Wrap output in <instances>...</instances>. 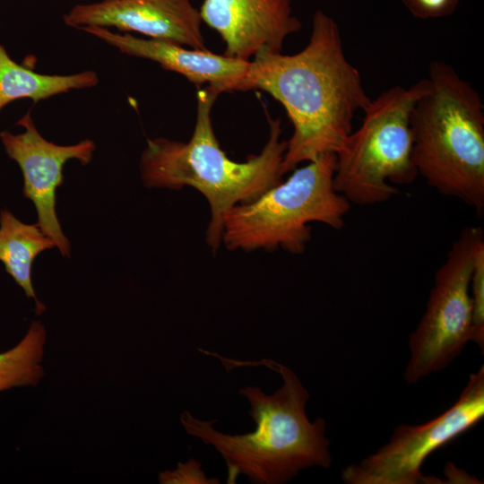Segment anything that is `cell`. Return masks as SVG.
<instances>
[{
	"label": "cell",
	"mask_w": 484,
	"mask_h": 484,
	"mask_svg": "<svg viewBox=\"0 0 484 484\" xmlns=\"http://www.w3.org/2000/svg\"><path fill=\"white\" fill-rule=\"evenodd\" d=\"M335 169V153H324L258 198L232 207L224 217L221 243L229 250L281 247L298 255L311 239V222L341 229L350 203L333 186Z\"/></svg>",
	"instance_id": "5b68a950"
},
{
	"label": "cell",
	"mask_w": 484,
	"mask_h": 484,
	"mask_svg": "<svg viewBox=\"0 0 484 484\" xmlns=\"http://www.w3.org/2000/svg\"><path fill=\"white\" fill-rule=\"evenodd\" d=\"M17 125L24 131L13 134L0 133L8 156L19 165L23 176V194L36 207L37 224L55 243L63 256H70L71 246L58 221L56 211V191L64 180L63 168L75 159L82 165L92 160L96 149L91 140L73 145H58L46 140L38 131L31 112L28 111Z\"/></svg>",
	"instance_id": "9c48e42d"
},
{
	"label": "cell",
	"mask_w": 484,
	"mask_h": 484,
	"mask_svg": "<svg viewBox=\"0 0 484 484\" xmlns=\"http://www.w3.org/2000/svg\"><path fill=\"white\" fill-rule=\"evenodd\" d=\"M406 9L416 18L428 20L452 15L459 0H402Z\"/></svg>",
	"instance_id": "ac0fdd59"
},
{
	"label": "cell",
	"mask_w": 484,
	"mask_h": 484,
	"mask_svg": "<svg viewBox=\"0 0 484 484\" xmlns=\"http://www.w3.org/2000/svg\"><path fill=\"white\" fill-rule=\"evenodd\" d=\"M484 241L480 227L464 228L435 274L426 311L411 334L408 384L443 370L473 341L470 281L474 254Z\"/></svg>",
	"instance_id": "52a82bcc"
},
{
	"label": "cell",
	"mask_w": 484,
	"mask_h": 484,
	"mask_svg": "<svg viewBox=\"0 0 484 484\" xmlns=\"http://www.w3.org/2000/svg\"><path fill=\"white\" fill-rule=\"evenodd\" d=\"M484 417V367L469 376L458 400L423 425H399L387 444L341 472L348 484H417L433 452L476 425Z\"/></svg>",
	"instance_id": "ba28073f"
},
{
	"label": "cell",
	"mask_w": 484,
	"mask_h": 484,
	"mask_svg": "<svg viewBox=\"0 0 484 484\" xmlns=\"http://www.w3.org/2000/svg\"><path fill=\"white\" fill-rule=\"evenodd\" d=\"M73 28L114 27L190 48L207 49L199 9L191 0H102L74 5L64 15Z\"/></svg>",
	"instance_id": "30bf717a"
},
{
	"label": "cell",
	"mask_w": 484,
	"mask_h": 484,
	"mask_svg": "<svg viewBox=\"0 0 484 484\" xmlns=\"http://www.w3.org/2000/svg\"><path fill=\"white\" fill-rule=\"evenodd\" d=\"M80 30L105 41L122 54L154 61L163 69L185 76L197 87L207 84L220 93L242 91L250 66L251 60L218 55L208 49L190 48L167 40L141 39L105 27L85 26Z\"/></svg>",
	"instance_id": "7c38bea8"
},
{
	"label": "cell",
	"mask_w": 484,
	"mask_h": 484,
	"mask_svg": "<svg viewBox=\"0 0 484 484\" xmlns=\"http://www.w3.org/2000/svg\"><path fill=\"white\" fill-rule=\"evenodd\" d=\"M56 245L36 224H25L12 212H0V261L6 272L36 303V314L41 315L46 307L36 297L31 281V268L35 258Z\"/></svg>",
	"instance_id": "4fadbf2b"
},
{
	"label": "cell",
	"mask_w": 484,
	"mask_h": 484,
	"mask_svg": "<svg viewBox=\"0 0 484 484\" xmlns=\"http://www.w3.org/2000/svg\"><path fill=\"white\" fill-rule=\"evenodd\" d=\"M252 90L279 101L292 124L282 175L324 153H336L353 131L355 114L372 99L346 57L337 22L321 10L313 15L302 50L292 55L261 51L251 59L242 91Z\"/></svg>",
	"instance_id": "6da1fadb"
},
{
	"label": "cell",
	"mask_w": 484,
	"mask_h": 484,
	"mask_svg": "<svg viewBox=\"0 0 484 484\" xmlns=\"http://www.w3.org/2000/svg\"><path fill=\"white\" fill-rule=\"evenodd\" d=\"M46 330L34 321L22 340L0 353V392L18 386L36 385L44 376L40 366Z\"/></svg>",
	"instance_id": "9a60e30c"
},
{
	"label": "cell",
	"mask_w": 484,
	"mask_h": 484,
	"mask_svg": "<svg viewBox=\"0 0 484 484\" xmlns=\"http://www.w3.org/2000/svg\"><path fill=\"white\" fill-rule=\"evenodd\" d=\"M199 12L225 43L224 55L246 61L261 51L281 52L302 27L291 0H203Z\"/></svg>",
	"instance_id": "8fae6325"
},
{
	"label": "cell",
	"mask_w": 484,
	"mask_h": 484,
	"mask_svg": "<svg viewBox=\"0 0 484 484\" xmlns=\"http://www.w3.org/2000/svg\"><path fill=\"white\" fill-rule=\"evenodd\" d=\"M279 372L282 385L272 394L258 386H245L239 393L250 405L249 416L256 428L242 435L215 429L214 421H205L185 411L180 421L186 433L212 445L227 467L228 484L240 475L255 484L285 483L309 467L329 468L332 463L326 423L310 421L306 413L309 393L297 375L286 366L268 361Z\"/></svg>",
	"instance_id": "3957f363"
},
{
	"label": "cell",
	"mask_w": 484,
	"mask_h": 484,
	"mask_svg": "<svg viewBox=\"0 0 484 484\" xmlns=\"http://www.w3.org/2000/svg\"><path fill=\"white\" fill-rule=\"evenodd\" d=\"M411 115L412 160L427 183L484 213V105L449 64L431 61Z\"/></svg>",
	"instance_id": "277c9868"
},
{
	"label": "cell",
	"mask_w": 484,
	"mask_h": 484,
	"mask_svg": "<svg viewBox=\"0 0 484 484\" xmlns=\"http://www.w3.org/2000/svg\"><path fill=\"white\" fill-rule=\"evenodd\" d=\"M220 94L210 86L199 89L190 139H149L140 159L145 186L173 190L191 186L205 197L211 210L206 242L213 253L221 244L226 213L282 181L281 163L287 149V141L281 140V119L266 112L269 135L261 152L242 162L230 160L219 143L211 117Z\"/></svg>",
	"instance_id": "7a4b0ae2"
},
{
	"label": "cell",
	"mask_w": 484,
	"mask_h": 484,
	"mask_svg": "<svg viewBox=\"0 0 484 484\" xmlns=\"http://www.w3.org/2000/svg\"><path fill=\"white\" fill-rule=\"evenodd\" d=\"M96 72L86 70L70 75L42 74L17 64L0 44V111L10 102L30 99L34 103L55 95L96 86Z\"/></svg>",
	"instance_id": "5bb4252c"
},
{
	"label": "cell",
	"mask_w": 484,
	"mask_h": 484,
	"mask_svg": "<svg viewBox=\"0 0 484 484\" xmlns=\"http://www.w3.org/2000/svg\"><path fill=\"white\" fill-rule=\"evenodd\" d=\"M472 307L473 341L483 351L484 347V241L477 247L470 281Z\"/></svg>",
	"instance_id": "2e32d148"
},
{
	"label": "cell",
	"mask_w": 484,
	"mask_h": 484,
	"mask_svg": "<svg viewBox=\"0 0 484 484\" xmlns=\"http://www.w3.org/2000/svg\"><path fill=\"white\" fill-rule=\"evenodd\" d=\"M424 78L410 88L393 86L383 91L363 111L360 126L335 153V190L350 203H384L419 176L412 160L411 115L427 90Z\"/></svg>",
	"instance_id": "8992f818"
},
{
	"label": "cell",
	"mask_w": 484,
	"mask_h": 484,
	"mask_svg": "<svg viewBox=\"0 0 484 484\" xmlns=\"http://www.w3.org/2000/svg\"><path fill=\"white\" fill-rule=\"evenodd\" d=\"M159 480L162 484H218V479L207 478L202 471L201 463L191 458L186 462H179L175 471L160 473Z\"/></svg>",
	"instance_id": "e0dca14e"
}]
</instances>
